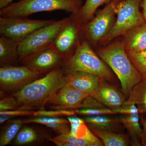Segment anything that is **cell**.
I'll return each instance as SVG.
<instances>
[{
  "mask_svg": "<svg viewBox=\"0 0 146 146\" xmlns=\"http://www.w3.org/2000/svg\"><path fill=\"white\" fill-rule=\"evenodd\" d=\"M67 83L65 73L58 67L10 94L16 99L19 109L44 110L50 99Z\"/></svg>",
  "mask_w": 146,
  "mask_h": 146,
  "instance_id": "1",
  "label": "cell"
},
{
  "mask_svg": "<svg viewBox=\"0 0 146 146\" xmlns=\"http://www.w3.org/2000/svg\"><path fill=\"white\" fill-rule=\"evenodd\" d=\"M98 55L117 76L124 94L129 96L133 87L143 79V75L131 63L126 52L123 42L118 41L101 48Z\"/></svg>",
  "mask_w": 146,
  "mask_h": 146,
  "instance_id": "2",
  "label": "cell"
},
{
  "mask_svg": "<svg viewBox=\"0 0 146 146\" xmlns=\"http://www.w3.org/2000/svg\"><path fill=\"white\" fill-rule=\"evenodd\" d=\"M107 64L96 53L89 43L83 40L80 43L72 57L63 63L65 74L82 71L93 74L105 82H112L114 76Z\"/></svg>",
  "mask_w": 146,
  "mask_h": 146,
  "instance_id": "3",
  "label": "cell"
},
{
  "mask_svg": "<svg viewBox=\"0 0 146 146\" xmlns=\"http://www.w3.org/2000/svg\"><path fill=\"white\" fill-rule=\"evenodd\" d=\"M82 0H22L12 3L0 9L1 17L27 18L38 12L62 10L76 14L82 7Z\"/></svg>",
  "mask_w": 146,
  "mask_h": 146,
  "instance_id": "4",
  "label": "cell"
},
{
  "mask_svg": "<svg viewBox=\"0 0 146 146\" xmlns=\"http://www.w3.org/2000/svg\"><path fill=\"white\" fill-rule=\"evenodd\" d=\"M70 18L55 21L33 32L18 45L19 61L50 47L59 31L67 23Z\"/></svg>",
  "mask_w": 146,
  "mask_h": 146,
  "instance_id": "5",
  "label": "cell"
},
{
  "mask_svg": "<svg viewBox=\"0 0 146 146\" xmlns=\"http://www.w3.org/2000/svg\"><path fill=\"white\" fill-rule=\"evenodd\" d=\"M143 0H121L117 6V21L103 39V42H109L115 37L125 34L131 29L146 23L140 12L139 6Z\"/></svg>",
  "mask_w": 146,
  "mask_h": 146,
  "instance_id": "6",
  "label": "cell"
},
{
  "mask_svg": "<svg viewBox=\"0 0 146 146\" xmlns=\"http://www.w3.org/2000/svg\"><path fill=\"white\" fill-rule=\"evenodd\" d=\"M53 20L0 17V35L20 43L36 30L52 23Z\"/></svg>",
  "mask_w": 146,
  "mask_h": 146,
  "instance_id": "7",
  "label": "cell"
},
{
  "mask_svg": "<svg viewBox=\"0 0 146 146\" xmlns=\"http://www.w3.org/2000/svg\"><path fill=\"white\" fill-rule=\"evenodd\" d=\"M44 76V74L33 70L24 65L1 67V91L15 93Z\"/></svg>",
  "mask_w": 146,
  "mask_h": 146,
  "instance_id": "8",
  "label": "cell"
},
{
  "mask_svg": "<svg viewBox=\"0 0 146 146\" xmlns=\"http://www.w3.org/2000/svg\"><path fill=\"white\" fill-rule=\"evenodd\" d=\"M120 1L110 2L93 21L81 25L80 29L84 33L85 38L96 43L108 34L114 25L117 5Z\"/></svg>",
  "mask_w": 146,
  "mask_h": 146,
  "instance_id": "9",
  "label": "cell"
},
{
  "mask_svg": "<svg viewBox=\"0 0 146 146\" xmlns=\"http://www.w3.org/2000/svg\"><path fill=\"white\" fill-rule=\"evenodd\" d=\"M81 24L72 16L59 31L51 47L64 60V63L72 56L80 42L78 40Z\"/></svg>",
  "mask_w": 146,
  "mask_h": 146,
  "instance_id": "10",
  "label": "cell"
},
{
  "mask_svg": "<svg viewBox=\"0 0 146 146\" xmlns=\"http://www.w3.org/2000/svg\"><path fill=\"white\" fill-rule=\"evenodd\" d=\"M23 65L44 74L64 63L62 58L52 47H48L21 61Z\"/></svg>",
  "mask_w": 146,
  "mask_h": 146,
  "instance_id": "11",
  "label": "cell"
},
{
  "mask_svg": "<svg viewBox=\"0 0 146 146\" xmlns=\"http://www.w3.org/2000/svg\"><path fill=\"white\" fill-rule=\"evenodd\" d=\"M89 96L66 84L50 99L47 104L54 105L52 108L54 110L78 109Z\"/></svg>",
  "mask_w": 146,
  "mask_h": 146,
  "instance_id": "12",
  "label": "cell"
},
{
  "mask_svg": "<svg viewBox=\"0 0 146 146\" xmlns=\"http://www.w3.org/2000/svg\"><path fill=\"white\" fill-rule=\"evenodd\" d=\"M118 113L123 115L119 119L127 130L132 145H142L141 141L142 128L139 122V111L136 105L123 104Z\"/></svg>",
  "mask_w": 146,
  "mask_h": 146,
  "instance_id": "13",
  "label": "cell"
},
{
  "mask_svg": "<svg viewBox=\"0 0 146 146\" xmlns=\"http://www.w3.org/2000/svg\"><path fill=\"white\" fill-rule=\"evenodd\" d=\"M102 80L93 97L102 104L118 113L126 101L125 97L117 89Z\"/></svg>",
  "mask_w": 146,
  "mask_h": 146,
  "instance_id": "14",
  "label": "cell"
},
{
  "mask_svg": "<svg viewBox=\"0 0 146 146\" xmlns=\"http://www.w3.org/2000/svg\"><path fill=\"white\" fill-rule=\"evenodd\" d=\"M65 75L67 84L89 96H93L100 82L102 80L95 75L82 71L72 72Z\"/></svg>",
  "mask_w": 146,
  "mask_h": 146,
  "instance_id": "15",
  "label": "cell"
},
{
  "mask_svg": "<svg viewBox=\"0 0 146 146\" xmlns=\"http://www.w3.org/2000/svg\"><path fill=\"white\" fill-rule=\"evenodd\" d=\"M125 34L124 44L127 55L140 52L146 48V28L145 24L131 29Z\"/></svg>",
  "mask_w": 146,
  "mask_h": 146,
  "instance_id": "16",
  "label": "cell"
},
{
  "mask_svg": "<svg viewBox=\"0 0 146 146\" xmlns=\"http://www.w3.org/2000/svg\"><path fill=\"white\" fill-rule=\"evenodd\" d=\"M19 43L12 39L1 36L0 37V66L12 65L18 59Z\"/></svg>",
  "mask_w": 146,
  "mask_h": 146,
  "instance_id": "17",
  "label": "cell"
},
{
  "mask_svg": "<svg viewBox=\"0 0 146 146\" xmlns=\"http://www.w3.org/2000/svg\"><path fill=\"white\" fill-rule=\"evenodd\" d=\"M88 127L103 131L117 132L122 128L119 118L105 116H86L84 119Z\"/></svg>",
  "mask_w": 146,
  "mask_h": 146,
  "instance_id": "18",
  "label": "cell"
},
{
  "mask_svg": "<svg viewBox=\"0 0 146 146\" xmlns=\"http://www.w3.org/2000/svg\"><path fill=\"white\" fill-rule=\"evenodd\" d=\"M89 127V129L97 136L105 146H127L129 145V135H127L117 132L103 131Z\"/></svg>",
  "mask_w": 146,
  "mask_h": 146,
  "instance_id": "19",
  "label": "cell"
},
{
  "mask_svg": "<svg viewBox=\"0 0 146 146\" xmlns=\"http://www.w3.org/2000/svg\"><path fill=\"white\" fill-rule=\"evenodd\" d=\"M124 104L136 105L139 113H146V80L135 85L130 91L129 98Z\"/></svg>",
  "mask_w": 146,
  "mask_h": 146,
  "instance_id": "20",
  "label": "cell"
},
{
  "mask_svg": "<svg viewBox=\"0 0 146 146\" xmlns=\"http://www.w3.org/2000/svg\"><path fill=\"white\" fill-rule=\"evenodd\" d=\"M113 0H86L85 3L74 15H72L81 25L86 23L92 18L100 6L108 4Z\"/></svg>",
  "mask_w": 146,
  "mask_h": 146,
  "instance_id": "21",
  "label": "cell"
},
{
  "mask_svg": "<svg viewBox=\"0 0 146 146\" xmlns=\"http://www.w3.org/2000/svg\"><path fill=\"white\" fill-rule=\"evenodd\" d=\"M49 141L58 146H98L95 143L87 139L72 136L70 132L50 138Z\"/></svg>",
  "mask_w": 146,
  "mask_h": 146,
  "instance_id": "22",
  "label": "cell"
},
{
  "mask_svg": "<svg viewBox=\"0 0 146 146\" xmlns=\"http://www.w3.org/2000/svg\"><path fill=\"white\" fill-rule=\"evenodd\" d=\"M42 134L39 131L29 127L21 129L15 138L14 143L18 145H25L35 143L41 140Z\"/></svg>",
  "mask_w": 146,
  "mask_h": 146,
  "instance_id": "23",
  "label": "cell"
},
{
  "mask_svg": "<svg viewBox=\"0 0 146 146\" xmlns=\"http://www.w3.org/2000/svg\"><path fill=\"white\" fill-rule=\"evenodd\" d=\"M4 128L0 136V146H5L10 144L15 138L23 125L16 122L8 123Z\"/></svg>",
  "mask_w": 146,
  "mask_h": 146,
  "instance_id": "24",
  "label": "cell"
},
{
  "mask_svg": "<svg viewBox=\"0 0 146 146\" xmlns=\"http://www.w3.org/2000/svg\"><path fill=\"white\" fill-rule=\"evenodd\" d=\"M10 122H16L19 123L22 125L29 123H37L43 124L46 126L48 125L55 123H60L69 124L68 119L59 118L56 117H41L39 118H33V119H27L24 120H9L7 121V123Z\"/></svg>",
  "mask_w": 146,
  "mask_h": 146,
  "instance_id": "25",
  "label": "cell"
},
{
  "mask_svg": "<svg viewBox=\"0 0 146 146\" xmlns=\"http://www.w3.org/2000/svg\"><path fill=\"white\" fill-rule=\"evenodd\" d=\"M128 56L135 68L143 74L146 71V48Z\"/></svg>",
  "mask_w": 146,
  "mask_h": 146,
  "instance_id": "26",
  "label": "cell"
},
{
  "mask_svg": "<svg viewBox=\"0 0 146 146\" xmlns=\"http://www.w3.org/2000/svg\"><path fill=\"white\" fill-rule=\"evenodd\" d=\"M76 114V110H54L47 111L44 109L35 111L33 116L39 117H56L60 116H73Z\"/></svg>",
  "mask_w": 146,
  "mask_h": 146,
  "instance_id": "27",
  "label": "cell"
},
{
  "mask_svg": "<svg viewBox=\"0 0 146 146\" xmlns=\"http://www.w3.org/2000/svg\"><path fill=\"white\" fill-rule=\"evenodd\" d=\"M18 103L14 97L9 94L4 96L1 95L0 111H9L19 109Z\"/></svg>",
  "mask_w": 146,
  "mask_h": 146,
  "instance_id": "28",
  "label": "cell"
},
{
  "mask_svg": "<svg viewBox=\"0 0 146 146\" xmlns=\"http://www.w3.org/2000/svg\"><path fill=\"white\" fill-rule=\"evenodd\" d=\"M76 114L86 116L113 115L117 112L108 107L94 109H78L76 110Z\"/></svg>",
  "mask_w": 146,
  "mask_h": 146,
  "instance_id": "29",
  "label": "cell"
},
{
  "mask_svg": "<svg viewBox=\"0 0 146 146\" xmlns=\"http://www.w3.org/2000/svg\"><path fill=\"white\" fill-rule=\"evenodd\" d=\"M34 112V110L18 109L9 111H0V115L7 116L9 120L18 116H33Z\"/></svg>",
  "mask_w": 146,
  "mask_h": 146,
  "instance_id": "30",
  "label": "cell"
},
{
  "mask_svg": "<svg viewBox=\"0 0 146 146\" xmlns=\"http://www.w3.org/2000/svg\"><path fill=\"white\" fill-rule=\"evenodd\" d=\"M107 107L93 96H89L84 100L79 109H94Z\"/></svg>",
  "mask_w": 146,
  "mask_h": 146,
  "instance_id": "31",
  "label": "cell"
},
{
  "mask_svg": "<svg viewBox=\"0 0 146 146\" xmlns=\"http://www.w3.org/2000/svg\"><path fill=\"white\" fill-rule=\"evenodd\" d=\"M141 123L143 126L141 137V143L142 145L146 146V120L142 118Z\"/></svg>",
  "mask_w": 146,
  "mask_h": 146,
  "instance_id": "32",
  "label": "cell"
},
{
  "mask_svg": "<svg viewBox=\"0 0 146 146\" xmlns=\"http://www.w3.org/2000/svg\"><path fill=\"white\" fill-rule=\"evenodd\" d=\"M14 0H0V9L4 8L7 6L13 3ZM18 1L22 0H18Z\"/></svg>",
  "mask_w": 146,
  "mask_h": 146,
  "instance_id": "33",
  "label": "cell"
},
{
  "mask_svg": "<svg viewBox=\"0 0 146 146\" xmlns=\"http://www.w3.org/2000/svg\"><path fill=\"white\" fill-rule=\"evenodd\" d=\"M142 7L143 9V16L144 19L146 22V0H143V3H142Z\"/></svg>",
  "mask_w": 146,
  "mask_h": 146,
  "instance_id": "34",
  "label": "cell"
},
{
  "mask_svg": "<svg viewBox=\"0 0 146 146\" xmlns=\"http://www.w3.org/2000/svg\"><path fill=\"white\" fill-rule=\"evenodd\" d=\"M143 78L146 80V71L143 74Z\"/></svg>",
  "mask_w": 146,
  "mask_h": 146,
  "instance_id": "35",
  "label": "cell"
},
{
  "mask_svg": "<svg viewBox=\"0 0 146 146\" xmlns=\"http://www.w3.org/2000/svg\"><path fill=\"white\" fill-rule=\"evenodd\" d=\"M145 26L146 28V23H145Z\"/></svg>",
  "mask_w": 146,
  "mask_h": 146,
  "instance_id": "36",
  "label": "cell"
}]
</instances>
